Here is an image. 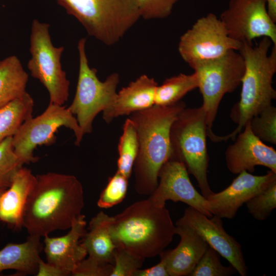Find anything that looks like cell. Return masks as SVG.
<instances>
[{"instance_id": "cell-17", "label": "cell", "mask_w": 276, "mask_h": 276, "mask_svg": "<svg viewBox=\"0 0 276 276\" xmlns=\"http://www.w3.org/2000/svg\"><path fill=\"white\" fill-rule=\"evenodd\" d=\"M85 216L81 215L73 222L68 233L60 237H43V250L47 262L70 275L87 255L81 239L85 234Z\"/></svg>"}, {"instance_id": "cell-7", "label": "cell", "mask_w": 276, "mask_h": 276, "mask_svg": "<svg viewBox=\"0 0 276 276\" xmlns=\"http://www.w3.org/2000/svg\"><path fill=\"white\" fill-rule=\"evenodd\" d=\"M191 68L197 75L198 88L202 96L207 135L212 141L217 142L219 135L213 131V123L224 96L233 92L241 84L245 70L243 58L238 51L231 50Z\"/></svg>"}, {"instance_id": "cell-19", "label": "cell", "mask_w": 276, "mask_h": 276, "mask_svg": "<svg viewBox=\"0 0 276 276\" xmlns=\"http://www.w3.org/2000/svg\"><path fill=\"white\" fill-rule=\"evenodd\" d=\"M157 82L142 75L117 92L112 103L102 112V118L109 124L121 116L150 108L154 105Z\"/></svg>"}, {"instance_id": "cell-26", "label": "cell", "mask_w": 276, "mask_h": 276, "mask_svg": "<svg viewBox=\"0 0 276 276\" xmlns=\"http://www.w3.org/2000/svg\"><path fill=\"white\" fill-rule=\"evenodd\" d=\"M139 148L136 129L134 122L127 118L123 125L122 133L120 137L118 151L117 170L129 179L132 173Z\"/></svg>"}, {"instance_id": "cell-4", "label": "cell", "mask_w": 276, "mask_h": 276, "mask_svg": "<svg viewBox=\"0 0 276 276\" xmlns=\"http://www.w3.org/2000/svg\"><path fill=\"white\" fill-rule=\"evenodd\" d=\"M238 52L242 56L245 70L241 82L239 101L232 108L230 117L237 127L229 133L219 136V142L235 140L254 116L272 105L276 98L272 80L276 72V45L262 37L254 45L243 43Z\"/></svg>"}, {"instance_id": "cell-37", "label": "cell", "mask_w": 276, "mask_h": 276, "mask_svg": "<svg viewBox=\"0 0 276 276\" xmlns=\"http://www.w3.org/2000/svg\"><path fill=\"white\" fill-rule=\"evenodd\" d=\"M268 13L271 19L276 23V0H266Z\"/></svg>"}, {"instance_id": "cell-11", "label": "cell", "mask_w": 276, "mask_h": 276, "mask_svg": "<svg viewBox=\"0 0 276 276\" xmlns=\"http://www.w3.org/2000/svg\"><path fill=\"white\" fill-rule=\"evenodd\" d=\"M242 43L231 38L220 19L210 13L197 20L180 37L179 54L191 67L213 60L231 50L239 51Z\"/></svg>"}, {"instance_id": "cell-5", "label": "cell", "mask_w": 276, "mask_h": 276, "mask_svg": "<svg viewBox=\"0 0 276 276\" xmlns=\"http://www.w3.org/2000/svg\"><path fill=\"white\" fill-rule=\"evenodd\" d=\"M55 1L107 45L119 42L140 18L135 0Z\"/></svg>"}, {"instance_id": "cell-23", "label": "cell", "mask_w": 276, "mask_h": 276, "mask_svg": "<svg viewBox=\"0 0 276 276\" xmlns=\"http://www.w3.org/2000/svg\"><path fill=\"white\" fill-rule=\"evenodd\" d=\"M28 79V74L16 56L0 60V108L27 91Z\"/></svg>"}, {"instance_id": "cell-10", "label": "cell", "mask_w": 276, "mask_h": 276, "mask_svg": "<svg viewBox=\"0 0 276 276\" xmlns=\"http://www.w3.org/2000/svg\"><path fill=\"white\" fill-rule=\"evenodd\" d=\"M65 127L72 130L75 144L79 146L84 136L75 116L63 105L49 103L40 115L26 120L12 136V146L18 158L24 164L36 163L34 155L38 146L50 145L55 142V133Z\"/></svg>"}, {"instance_id": "cell-38", "label": "cell", "mask_w": 276, "mask_h": 276, "mask_svg": "<svg viewBox=\"0 0 276 276\" xmlns=\"http://www.w3.org/2000/svg\"><path fill=\"white\" fill-rule=\"evenodd\" d=\"M5 190H0V196Z\"/></svg>"}, {"instance_id": "cell-31", "label": "cell", "mask_w": 276, "mask_h": 276, "mask_svg": "<svg viewBox=\"0 0 276 276\" xmlns=\"http://www.w3.org/2000/svg\"><path fill=\"white\" fill-rule=\"evenodd\" d=\"M245 204L254 218L259 221L266 220L276 208V181Z\"/></svg>"}, {"instance_id": "cell-29", "label": "cell", "mask_w": 276, "mask_h": 276, "mask_svg": "<svg viewBox=\"0 0 276 276\" xmlns=\"http://www.w3.org/2000/svg\"><path fill=\"white\" fill-rule=\"evenodd\" d=\"M220 254L209 246L206 250L190 276H231L237 272L230 264L223 265L220 261Z\"/></svg>"}, {"instance_id": "cell-20", "label": "cell", "mask_w": 276, "mask_h": 276, "mask_svg": "<svg viewBox=\"0 0 276 276\" xmlns=\"http://www.w3.org/2000/svg\"><path fill=\"white\" fill-rule=\"evenodd\" d=\"M35 179L32 171L22 167L14 175L10 186L0 196V221L10 228L22 227L25 207Z\"/></svg>"}, {"instance_id": "cell-24", "label": "cell", "mask_w": 276, "mask_h": 276, "mask_svg": "<svg viewBox=\"0 0 276 276\" xmlns=\"http://www.w3.org/2000/svg\"><path fill=\"white\" fill-rule=\"evenodd\" d=\"M34 101L26 91L21 97L0 108V143L13 136L22 123L32 116Z\"/></svg>"}, {"instance_id": "cell-32", "label": "cell", "mask_w": 276, "mask_h": 276, "mask_svg": "<svg viewBox=\"0 0 276 276\" xmlns=\"http://www.w3.org/2000/svg\"><path fill=\"white\" fill-rule=\"evenodd\" d=\"M144 260L128 250L116 246L113 261V270L110 276H133L141 269Z\"/></svg>"}, {"instance_id": "cell-22", "label": "cell", "mask_w": 276, "mask_h": 276, "mask_svg": "<svg viewBox=\"0 0 276 276\" xmlns=\"http://www.w3.org/2000/svg\"><path fill=\"white\" fill-rule=\"evenodd\" d=\"M112 216L100 211L91 218L88 226L81 240L89 257L113 264L116 247L110 231Z\"/></svg>"}, {"instance_id": "cell-18", "label": "cell", "mask_w": 276, "mask_h": 276, "mask_svg": "<svg viewBox=\"0 0 276 276\" xmlns=\"http://www.w3.org/2000/svg\"><path fill=\"white\" fill-rule=\"evenodd\" d=\"M175 225L179 242L175 248L165 250L159 256L166 263L170 276L190 275L209 245L189 226L177 222Z\"/></svg>"}, {"instance_id": "cell-3", "label": "cell", "mask_w": 276, "mask_h": 276, "mask_svg": "<svg viewBox=\"0 0 276 276\" xmlns=\"http://www.w3.org/2000/svg\"><path fill=\"white\" fill-rule=\"evenodd\" d=\"M110 231L116 246L144 260L159 256L176 235L169 210L165 206L154 205L149 198L137 201L112 216Z\"/></svg>"}, {"instance_id": "cell-16", "label": "cell", "mask_w": 276, "mask_h": 276, "mask_svg": "<svg viewBox=\"0 0 276 276\" xmlns=\"http://www.w3.org/2000/svg\"><path fill=\"white\" fill-rule=\"evenodd\" d=\"M234 141L225 152L226 165L232 173L238 174L243 171L252 173L257 166L265 167L276 173L275 150L252 133L249 121Z\"/></svg>"}, {"instance_id": "cell-28", "label": "cell", "mask_w": 276, "mask_h": 276, "mask_svg": "<svg viewBox=\"0 0 276 276\" xmlns=\"http://www.w3.org/2000/svg\"><path fill=\"white\" fill-rule=\"evenodd\" d=\"M252 133L263 142L276 144V108L272 105L249 120Z\"/></svg>"}, {"instance_id": "cell-21", "label": "cell", "mask_w": 276, "mask_h": 276, "mask_svg": "<svg viewBox=\"0 0 276 276\" xmlns=\"http://www.w3.org/2000/svg\"><path fill=\"white\" fill-rule=\"evenodd\" d=\"M41 237L29 235L21 243H9L0 249V272L15 270L25 274L36 275L40 254L43 248Z\"/></svg>"}, {"instance_id": "cell-15", "label": "cell", "mask_w": 276, "mask_h": 276, "mask_svg": "<svg viewBox=\"0 0 276 276\" xmlns=\"http://www.w3.org/2000/svg\"><path fill=\"white\" fill-rule=\"evenodd\" d=\"M276 181V173L270 170L263 175L242 172L222 191L211 193L206 198L213 215L233 219L240 208Z\"/></svg>"}, {"instance_id": "cell-30", "label": "cell", "mask_w": 276, "mask_h": 276, "mask_svg": "<svg viewBox=\"0 0 276 276\" xmlns=\"http://www.w3.org/2000/svg\"><path fill=\"white\" fill-rule=\"evenodd\" d=\"M128 180L118 171L109 177L98 200V206L109 209L122 202L127 194Z\"/></svg>"}, {"instance_id": "cell-8", "label": "cell", "mask_w": 276, "mask_h": 276, "mask_svg": "<svg viewBox=\"0 0 276 276\" xmlns=\"http://www.w3.org/2000/svg\"><path fill=\"white\" fill-rule=\"evenodd\" d=\"M86 41L85 38H82L78 42V81L74 99L67 107L76 117L84 135L92 132L96 117L112 103L120 82L117 73L111 74L103 81L99 79L97 70L89 65Z\"/></svg>"}, {"instance_id": "cell-14", "label": "cell", "mask_w": 276, "mask_h": 276, "mask_svg": "<svg viewBox=\"0 0 276 276\" xmlns=\"http://www.w3.org/2000/svg\"><path fill=\"white\" fill-rule=\"evenodd\" d=\"M176 222L192 228L209 246L225 259L240 275H247V267L241 245L225 231L222 218L215 215L208 217L198 210L188 206Z\"/></svg>"}, {"instance_id": "cell-27", "label": "cell", "mask_w": 276, "mask_h": 276, "mask_svg": "<svg viewBox=\"0 0 276 276\" xmlns=\"http://www.w3.org/2000/svg\"><path fill=\"white\" fill-rule=\"evenodd\" d=\"M24 164L16 155L12 146V136L0 143V190H6L17 171Z\"/></svg>"}, {"instance_id": "cell-6", "label": "cell", "mask_w": 276, "mask_h": 276, "mask_svg": "<svg viewBox=\"0 0 276 276\" xmlns=\"http://www.w3.org/2000/svg\"><path fill=\"white\" fill-rule=\"evenodd\" d=\"M207 136L205 113L202 105L183 109L170 129V159L179 161L185 166L189 174L195 177L201 194L205 198L213 192L207 176L209 162Z\"/></svg>"}, {"instance_id": "cell-9", "label": "cell", "mask_w": 276, "mask_h": 276, "mask_svg": "<svg viewBox=\"0 0 276 276\" xmlns=\"http://www.w3.org/2000/svg\"><path fill=\"white\" fill-rule=\"evenodd\" d=\"M49 29V24L33 20L30 35L31 58L27 66L31 76L48 90L50 103L63 105L68 99L70 89V81L61 63L64 47L53 45Z\"/></svg>"}, {"instance_id": "cell-25", "label": "cell", "mask_w": 276, "mask_h": 276, "mask_svg": "<svg viewBox=\"0 0 276 276\" xmlns=\"http://www.w3.org/2000/svg\"><path fill=\"white\" fill-rule=\"evenodd\" d=\"M198 86L195 72L190 75L180 73L167 78L156 88L154 105L165 106L176 103Z\"/></svg>"}, {"instance_id": "cell-12", "label": "cell", "mask_w": 276, "mask_h": 276, "mask_svg": "<svg viewBox=\"0 0 276 276\" xmlns=\"http://www.w3.org/2000/svg\"><path fill=\"white\" fill-rule=\"evenodd\" d=\"M219 18L228 36L241 43L267 37L276 45V25L268 13L266 0H230Z\"/></svg>"}, {"instance_id": "cell-36", "label": "cell", "mask_w": 276, "mask_h": 276, "mask_svg": "<svg viewBox=\"0 0 276 276\" xmlns=\"http://www.w3.org/2000/svg\"><path fill=\"white\" fill-rule=\"evenodd\" d=\"M36 276H67L66 273L54 265L40 259Z\"/></svg>"}, {"instance_id": "cell-34", "label": "cell", "mask_w": 276, "mask_h": 276, "mask_svg": "<svg viewBox=\"0 0 276 276\" xmlns=\"http://www.w3.org/2000/svg\"><path fill=\"white\" fill-rule=\"evenodd\" d=\"M113 264L89 257L82 260L72 273L73 276H110Z\"/></svg>"}, {"instance_id": "cell-13", "label": "cell", "mask_w": 276, "mask_h": 276, "mask_svg": "<svg viewBox=\"0 0 276 276\" xmlns=\"http://www.w3.org/2000/svg\"><path fill=\"white\" fill-rule=\"evenodd\" d=\"M157 186L149 198L157 206L166 201L182 202L208 217L213 216L206 199L192 183L185 166L170 159L160 168Z\"/></svg>"}, {"instance_id": "cell-2", "label": "cell", "mask_w": 276, "mask_h": 276, "mask_svg": "<svg viewBox=\"0 0 276 276\" xmlns=\"http://www.w3.org/2000/svg\"><path fill=\"white\" fill-rule=\"evenodd\" d=\"M186 107L181 100L169 105H154L130 114L129 118L135 125L139 143L132 169L137 193L150 196L156 189L159 170L171 157V126Z\"/></svg>"}, {"instance_id": "cell-1", "label": "cell", "mask_w": 276, "mask_h": 276, "mask_svg": "<svg viewBox=\"0 0 276 276\" xmlns=\"http://www.w3.org/2000/svg\"><path fill=\"white\" fill-rule=\"evenodd\" d=\"M83 186L73 175L48 172L35 175L23 214L22 227L29 235L43 237L69 229L82 215Z\"/></svg>"}, {"instance_id": "cell-35", "label": "cell", "mask_w": 276, "mask_h": 276, "mask_svg": "<svg viewBox=\"0 0 276 276\" xmlns=\"http://www.w3.org/2000/svg\"><path fill=\"white\" fill-rule=\"evenodd\" d=\"M133 276H170L165 261L160 259L157 264L148 268L137 270Z\"/></svg>"}, {"instance_id": "cell-33", "label": "cell", "mask_w": 276, "mask_h": 276, "mask_svg": "<svg viewBox=\"0 0 276 276\" xmlns=\"http://www.w3.org/2000/svg\"><path fill=\"white\" fill-rule=\"evenodd\" d=\"M179 0H135L140 18L146 20L164 19L172 13Z\"/></svg>"}]
</instances>
